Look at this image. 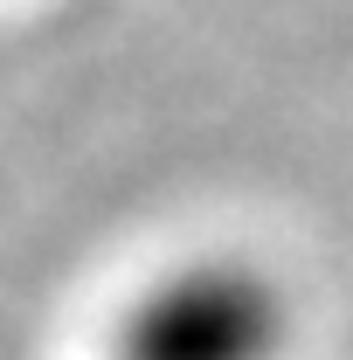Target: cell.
<instances>
[{
  "label": "cell",
  "mask_w": 353,
  "mask_h": 360,
  "mask_svg": "<svg viewBox=\"0 0 353 360\" xmlns=\"http://www.w3.org/2000/svg\"><path fill=\"white\" fill-rule=\"evenodd\" d=\"M277 298L257 270L208 264L167 277L132 326L118 333V360H270L277 354Z\"/></svg>",
  "instance_id": "cell-1"
}]
</instances>
